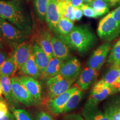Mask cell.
I'll list each match as a JSON object with an SVG mask.
<instances>
[{
  "label": "cell",
  "instance_id": "cell-1",
  "mask_svg": "<svg viewBox=\"0 0 120 120\" xmlns=\"http://www.w3.org/2000/svg\"><path fill=\"white\" fill-rule=\"evenodd\" d=\"M0 17L29 34H32V17L26 4L22 0H0Z\"/></svg>",
  "mask_w": 120,
  "mask_h": 120
},
{
  "label": "cell",
  "instance_id": "cell-2",
  "mask_svg": "<svg viewBox=\"0 0 120 120\" xmlns=\"http://www.w3.org/2000/svg\"><path fill=\"white\" fill-rule=\"evenodd\" d=\"M62 39L70 49L80 53H85L90 50L97 42L94 34L86 26L73 27L68 34L58 36Z\"/></svg>",
  "mask_w": 120,
  "mask_h": 120
},
{
  "label": "cell",
  "instance_id": "cell-3",
  "mask_svg": "<svg viewBox=\"0 0 120 120\" xmlns=\"http://www.w3.org/2000/svg\"><path fill=\"white\" fill-rule=\"evenodd\" d=\"M0 31L3 40L13 47L26 42L30 35L0 17Z\"/></svg>",
  "mask_w": 120,
  "mask_h": 120
},
{
  "label": "cell",
  "instance_id": "cell-4",
  "mask_svg": "<svg viewBox=\"0 0 120 120\" xmlns=\"http://www.w3.org/2000/svg\"><path fill=\"white\" fill-rule=\"evenodd\" d=\"M97 32L101 40L110 42L120 34V23L113 18L112 12L109 13L99 22Z\"/></svg>",
  "mask_w": 120,
  "mask_h": 120
},
{
  "label": "cell",
  "instance_id": "cell-5",
  "mask_svg": "<svg viewBox=\"0 0 120 120\" xmlns=\"http://www.w3.org/2000/svg\"><path fill=\"white\" fill-rule=\"evenodd\" d=\"M64 0H49L45 21L50 30L56 34L58 22L61 17Z\"/></svg>",
  "mask_w": 120,
  "mask_h": 120
},
{
  "label": "cell",
  "instance_id": "cell-6",
  "mask_svg": "<svg viewBox=\"0 0 120 120\" xmlns=\"http://www.w3.org/2000/svg\"><path fill=\"white\" fill-rule=\"evenodd\" d=\"M74 82L63 77L60 74L48 80V96L49 99L63 94L69 90Z\"/></svg>",
  "mask_w": 120,
  "mask_h": 120
},
{
  "label": "cell",
  "instance_id": "cell-7",
  "mask_svg": "<svg viewBox=\"0 0 120 120\" xmlns=\"http://www.w3.org/2000/svg\"><path fill=\"white\" fill-rule=\"evenodd\" d=\"M116 90L110 86L106 85L101 79L95 85L91 91L89 98L86 104L98 105L101 101L114 94Z\"/></svg>",
  "mask_w": 120,
  "mask_h": 120
},
{
  "label": "cell",
  "instance_id": "cell-8",
  "mask_svg": "<svg viewBox=\"0 0 120 120\" xmlns=\"http://www.w3.org/2000/svg\"><path fill=\"white\" fill-rule=\"evenodd\" d=\"M111 45L110 41H106L99 46L90 56L87 66L99 71L105 61Z\"/></svg>",
  "mask_w": 120,
  "mask_h": 120
},
{
  "label": "cell",
  "instance_id": "cell-9",
  "mask_svg": "<svg viewBox=\"0 0 120 120\" xmlns=\"http://www.w3.org/2000/svg\"><path fill=\"white\" fill-rule=\"evenodd\" d=\"M13 50L10 56L18 69H21L26 63L33 51V45L27 42L17 44L13 46Z\"/></svg>",
  "mask_w": 120,
  "mask_h": 120
},
{
  "label": "cell",
  "instance_id": "cell-10",
  "mask_svg": "<svg viewBox=\"0 0 120 120\" xmlns=\"http://www.w3.org/2000/svg\"><path fill=\"white\" fill-rule=\"evenodd\" d=\"M11 79L13 92L18 101L27 106L38 104L17 77H13Z\"/></svg>",
  "mask_w": 120,
  "mask_h": 120
},
{
  "label": "cell",
  "instance_id": "cell-11",
  "mask_svg": "<svg viewBox=\"0 0 120 120\" xmlns=\"http://www.w3.org/2000/svg\"><path fill=\"white\" fill-rule=\"evenodd\" d=\"M80 61L75 57L65 61L60 69L59 74L69 80L75 82L82 71Z\"/></svg>",
  "mask_w": 120,
  "mask_h": 120
},
{
  "label": "cell",
  "instance_id": "cell-12",
  "mask_svg": "<svg viewBox=\"0 0 120 120\" xmlns=\"http://www.w3.org/2000/svg\"><path fill=\"white\" fill-rule=\"evenodd\" d=\"M52 36L49 30L46 29H40L35 32L34 38L45 52L49 59L55 57L52 50L51 41Z\"/></svg>",
  "mask_w": 120,
  "mask_h": 120
},
{
  "label": "cell",
  "instance_id": "cell-13",
  "mask_svg": "<svg viewBox=\"0 0 120 120\" xmlns=\"http://www.w3.org/2000/svg\"><path fill=\"white\" fill-rule=\"evenodd\" d=\"M77 88V86H74L56 98L49 99L48 104L49 110L54 114L63 112L65 106L69 97Z\"/></svg>",
  "mask_w": 120,
  "mask_h": 120
},
{
  "label": "cell",
  "instance_id": "cell-14",
  "mask_svg": "<svg viewBox=\"0 0 120 120\" xmlns=\"http://www.w3.org/2000/svg\"><path fill=\"white\" fill-rule=\"evenodd\" d=\"M99 71L88 66L82 69L76 82L79 89L82 91L88 90L97 80Z\"/></svg>",
  "mask_w": 120,
  "mask_h": 120
},
{
  "label": "cell",
  "instance_id": "cell-15",
  "mask_svg": "<svg viewBox=\"0 0 120 120\" xmlns=\"http://www.w3.org/2000/svg\"><path fill=\"white\" fill-rule=\"evenodd\" d=\"M105 115L110 120H120V95L109 99L103 105Z\"/></svg>",
  "mask_w": 120,
  "mask_h": 120
},
{
  "label": "cell",
  "instance_id": "cell-16",
  "mask_svg": "<svg viewBox=\"0 0 120 120\" xmlns=\"http://www.w3.org/2000/svg\"><path fill=\"white\" fill-rule=\"evenodd\" d=\"M20 82L25 86L37 103L41 101V87L39 82L33 78L22 75L17 77Z\"/></svg>",
  "mask_w": 120,
  "mask_h": 120
},
{
  "label": "cell",
  "instance_id": "cell-17",
  "mask_svg": "<svg viewBox=\"0 0 120 120\" xmlns=\"http://www.w3.org/2000/svg\"><path fill=\"white\" fill-rule=\"evenodd\" d=\"M52 46L54 56L66 61L70 57V48L58 37L52 36Z\"/></svg>",
  "mask_w": 120,
  "mask_h": 120
},
{
  "label": "cell",
  "instance_id": "cell-18",
  "mask_svg": "<svg viewBox=\"0 0 120 120\" xmlns=\"http://www.w3.org/2000/svg\"><path fill=\"white\" fill-rule=\"evenodd\" d=\"M82 115L86 120H110L99 108L98 105L86 104L82 111Z\"/></svg>",
  "mask_w": 120,
  "mask_h": 120
},
{
  "label": "cell",
  "instance_id": "cell-19",
  "mask_svg": "<svg viewBox=\"0 0 120 120\" xmlns=\"http://www.w3.org/2000/svg\"><path fill=\"white\" fill-rule=\"evenodd\" d=\"M33 48L35 62L42 74L46 69L50 59L43 49L34 41L33 44Z\"/></svg>",
  "mask_w": 120,
  "mask_h": 120
},
{
  "label": "cell",
  "instance_id": "cell-20",
  "mask_svg": "<svg viewBox=\"0 0 120 120\" xmlns=\"http://www.w3.org/2000/svg\"><path fill=\"white\" fill-rule=\"evenodd\" d=\"M120 66L111 65L102 80L106 85L118 91H120Z\"/></svg>",
  "mask_w": 120,
  "mask_h": 120
},
{
  "label": "cell",
  "instance_id": "cell-21",
  "mask_svg": "<svg viewBox=\"0 0 120 120\" xmlns=\"http://www.w3.org/2000/svg\"><path fill=\"white\" fill-rule=\"evenodd\" d=\"M20 70L25 75L33 78L36 80L42 76V74L35 62L33 49L29 59Z\"/></svg>",
  "mask_w": 120,
  "mask_h": 120
},
{
  "label": "cell",
  "instance_id": "cell-22",
  "mask_svg": "<svg viewBox=\"0 0 120 120\" xmlns=\"http://www.w3.org/2000/svg\"><path fill=\"white\" fill-rule=\"evenodd\" d=\"M64 62V60L56 57L52 58L41 77L48 80L57 75L59 74L60 69Z\"/></svg>",
  "mask_w": 120,
  "mask_h": 120
},
{
  "label": "cell",
  "instance_id": "cell-23",
  "mask_svg": "<svg viewBox=\"0 0 120 120\" xmlns=\"http://www.w3.org/2000/svg\"><path fill=\"white\" fill-rule=\"evenodd\" d=\"M0 80L3 89V94L11 105H15L18 101L13 92L11 78L1 75Z\"/></svg>",
  "mask_w": 120,
  "mask_h": 120
},
{
  "label": "cell",
  "instance_id": "cell-24",
  "mask_svg": "<svg viewBox=\"0 0 120 120\" xmlns=\"http://www.w3.org/2000/svg\"><path fill=\"white\" fill-rule=\"evenodd\" d=\"M83 95V91L78 88L69 97L65 106L63 112L71 111L77 107Z\"/></svg>",
  "mask_w": 120,
  "mask_h": 120
},
{
  "label": "cell",
  "instance_id": "cell-25",
  "mask_svg": "<svg viewBox=\"0 0 120 120\" xmlns=\"http://www.w3.org/2000/svg\"><path fill=\"white\" fill-rule=\"evenodd\" d=\"M73 27V22L68 18L60 17L57 24L56 34L59 36H66L70 33Z\"/></svg>",
  "mask_w": 120,
  "mask_h": 120
},
{
  "label": "cell",
  "instance_id": "cell-26",
  "mask_svg": "<svg viewBox=\"0 0 120 120\" xmlns=\"http://www.w3.org/2000/svg\"><path fill=\"white\" fill-rule=\"evenodd\" d=\"M17 69L10 56L0 66L1 75L9 77H13Z\"/></svg>",
  "mask_w": 120,
  "mask_h": 120
},
{
  "label": "cell",
  "instance_id": "cell-27",
  "mask_svg": "<svg viewBox=\"0 0 120 120\" xmlns=\"http://www.w3.org/2000/svg\"><path fill=\"white\" fill-rule=\"evenodd\" d=\"M107 62L111 65L120 66V39L112 48Z\"/></svg>",
  "mask_w": 120,
  "mask_h": 120
},
{
  "label": "cell",
  "instance_id": "cell-28",
  "mask_svg": "<svg viewBox=\"0 0 120 120\" xmlns=\"http://www.w3.org/2000/svg\"><path fill=\"white\" fill-rule=\"evenodd\" d=\"M90 5L98 17L105 15L109 11V5L107 0H94Z\"/></svg>",
  "mask_w": 120,
  "mask_h": 120
},
{
  "label": "cell",
  "instance_id": "cell-29",
  "mask_svg": "<svg viewBox=\"0 0 120 120\" xmlns=\"http://www.w3.org/2000/svg\"><path fill=\"white\" fill-rule=\"evenodd\" d=\"M49 0H34V7L39 20L42 22L45 21L46 11Z\"/></svg>",
  "mask_w": 120,
  "mask_h": 120
},
{
  "label": "cell",
  "instance_id": "cell-30",
  "mask_svg": "<svg viewBox=\"0 0 120 120\" xmlns=\"http://www.w3.org/2000/svg\"><path fill=\"white\" fill-rule=\"evenodd\" d=\"M15 120H34L30 113L24 109L11 108Z\"/></svg>",
  "mask_w": 120,
  "mask_h": 120
},
{
  "label": "cell",
  "instance_id": "cell-31",
  "mask_svg": "<svg viewBox=\"0 0 120 120\" xmlns=\"http://www.w3.org/2000/svg\"><path fill=\"white\" fill-rule=\"evenodd\" d=\"M80 8L82 9L83 14L86 17L92 18L98 17L94 9L88 4H83Z\"/></svg>",
  "mask_w": 120,
  "mask_h": 120
},
{
  "label": "cell",
  "instance_id": "cell-32",
  "mask_svg": "<svg viewBox=\"0 0 120 120\" xmlns=\"http://www.w3.org/2000/svg\"><path fill=\"white\" fill-rule=\"evenodd\" d=\"M66 13L68 19L70 21L73 22L75 20L74 16V7L71 2H66Z\"/></svg>",
  "mask_w": 120,
  "mask_h": 120
},
{
  "label": "cell",
  "instance_id": "cell-33",
  "mask_svg": "<svg viewBox=\"0 0 120 120\" xmlns=\"http://www.w3.org/2000/svg\"><path fill=\"white\" fill-rule=\"evenodd\" d=\"M36 120H54L52 117L47 113L44 111L38 112L36 116Z\"/></svg>",
  "mask_w": 120,
  "mask_h": 120
},
{
  "label": "cell",
  "instance_id": "cell-34",
  "mask_svg": "<svg viewBox=\"0 0 120 120\" xmlns=\"http://www.w3.org/2000/svg\"><path fill=\"white\" fill-rule=\"evenodd\" d=\"M62 120H86L78 114L70 113L64 116Z\"/></svg>",
  "mask_w": 120,
  "mask_h": 120
},
{
  "label": "cell",
  "instance_id": "cell-35",
  "mask_svg": "<svg viewBox=\"0 0 120 120\" xmlns=\"http://www.w3.org/2000/svg\"><path fill=\"white\" fill-rule=\"evenodd\" d=\"M9 112L7 104L3 101H0V118L5 115Z\"/></svg>",
  "mask_w": 120,
  "mask_h": 120
},
{
  "label": "cell",
  "instance_id": "cell-36",
  "mask_svg": "<svg viewBox=\"0 0 120 120\" xmlns=\"http://www.w3.org/2000/svg\"><path fill=\"white\" fill-rule=\"evenodd\" d=\"M74 11L75 20L77 21H80L82 18V15L83 14L82 9L80 8L74 7Z\"/></svg>",
  "mask_w": 120,
  "mask_h": 120
},
{
  "label": "cell",
  "instance_id": "cell-37",
  "mask_svg": "<svg viewBox=\"0 0 120 120\" xmlns=\"http://www.w3.org/2000/svg\"><path fill=\"white\" fill-rule=\"evenodd\" d=\"M10 56L7 52L0 49V66Z\"/></svg>",
  "mask_w": 120,
  "mask_h": 120
},
{
  "label": "cell",
  "instance_id": "cell-38",
  "mask_svg": "<svg viewBox=\"0 0 120 120\" xmlns=\"http://www.w3.org/2000/svg\"><path fill=\"white\" fill-rule=\"evenodd\" d=\"M111 12L113 18L116 21L120 23V6Z\"/></svg>",
  "mask_w": 120,
  "mask_h": 120
},
{
  "label": "cell",
  "instance_id": "cell-39",
  "mask_svg": "<svg viewBox=\"0 0 120 120\" xmlns=\"http://www.w3.org/2000/svg\"><path fill=\"white\" fill-rule=\"evenodd\" d=\"M83 0H72L71 3L73 7L81 8V7L83 4Z\"/></svg>",
  "mask_w": 120,
  "mask_h": 120
},
{
  "label": "cell",
  "instance_id": "cell-40",
  "mask_svg": "<svg viewBox=\"0 0 120 120\" xmlns=\"http://www.w3.org/2000/svg\"><path fill=\"white\" fill-rule=\"evenodd\" d=\"M0 120H15L13 113L8 112L5 115L0 118Z\"/></svg>",
  "mask_w": 120,
  "mask_h": 120
},
{
  "label": "cell",
  "instance_id": "cell-41",
  "mask_svg": "<svg viewBox=\"0 0 120 120\" xmlns=\"http://www.w3.org/2000/svg\"><path fill=\"white\" fill-rule=\"evenodd\" d=\"M108 2L109 6L112 7H115L120 4V0H108Z\"/></svg>",
  "mask_w": 120,
  "mask_h": 120
},
{
  "label": "cell",
  "instance_id": "cell-42",
  "mask_svg": "<svg viewBox=\"0 0 120 120\" xmlns=\"http://www.w3.org/2000/svg\"><path fill=\"white\" fill-rule=\"evenodd\" d=\"M4 49V45L3 41V38L0 31V49L3 50Z\"/></svg>",
  "mask_w": 120,
  "mask_h": 120
},
{
  "label": "cell",
  "instance_id": "cell-43",
  "mask_svg": "<svg viewBox=\"0 0 120 120\" xmlns=\"http://www.w3.org/2000/svg\"><path fill=\"white\" fill-rule=\"evenodd\" d=\"M2 95H3V89H2V84H1V82L0 79V97H2Z\"/></svg>",
  "mask_w": 120,
  "mask_h": 120
},
{
  "label": "cell",
  "instance_id": "cell-44",
  "mask_svg": "<svg viewBox=\"0 0 120 120\" xmlns=\"http://www.w3.org/2000/svg\"><path fill=\"white\" fill-rule=\"evenodd\" d=\"M83 0V2H84L86 4L90 5L94 0Z\"/></svg>",
  "mask_w": 120,
  "mask_h": 120
},
{
  "label": "cell",
  "instance_id": "cell-45",
  "mask_svg": "<svg viewBox=\"0 0 120 120\" xmlns=\"http://www.w3.org/2000/svg\"><path fill=\"white\" fill-rule=\"evenodd\" d=\"M66 2H71L72 0H65Z\"/></svg>",
  "mask_w": 120,
  "mask_h": 120
},
{
  "label": "cell",
  "instance_id": "cell-46",
  "mask_svg": "<svg viewBox=\"0 0 120 120\" xmlns=\"http://www.w3.org/2000/svg\"><path fill=\"white\" fill-rule=\"evenodd\" d=\"M1 73H0V78H1Z\"/></svg>",
  "mask_w": 120,
  "mask_h": 120
},
{
  "label": "cell",
  "instance_id": "cell-47",
  "mask_svg": "<svg viewBox=\"0 0 120 120\" xmlns=\"http://www.w3.org/2000/svg\"></svg>",
  "mask_w": 120,
  "mask_h": 120
},
{
  "label": "cell",
  "instance_id": "cell-48",
  "mask_svg": "<svg viewBox=\"0 0 120 120\" xmlns=\"http://www.w3.org/2000/svg\"><path fill=\"white\" fill-rule=\"evenodd\" d=\"M107 0V1H108V0Z\"/></svg>",
  "mask_w": 120,
  "mask_h": 120
}]
</instances>
